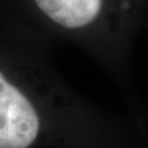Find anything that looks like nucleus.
<instances>
[{"label": "nucleus", "instance_id": "f03ea898", "mask_svg": "<svg viewBox=\"0 0 148 148\" xmlns=\"http://www.w3.org/2000/svg\"><path fill=\"white\" fill-rule=\"evenodd\" d=\"M41 11L67 29H79L95 20L101 0H35Z\"/></svg>", "mask_w": 148, "mask_h": 148}, {"label": "nucleus", "instance_id": "f257e3e1", "mask_svg": "<svg viewBox=\"0 0 148 148\" xmlns=\"http://www.w3.org/2000/svg\"><path fill=\"white\" fill-rule=\"evenodd\" d=\"M40 128L31 101L0 72V148H30Z\"/></svg>", "mask_w": 148, "mask_h": 148}]
</instances>
